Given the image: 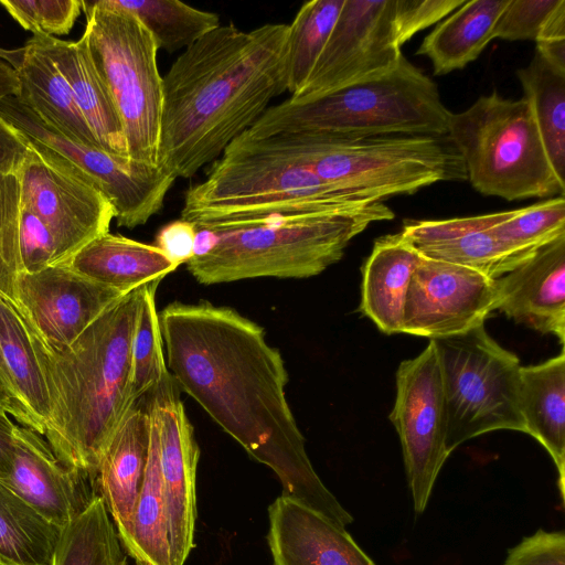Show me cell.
Instances as JSON below:
<instances>
[{
    "instance_id": "obj_32",
    "label": "cell",
    "mask_w": 565,
    "mask_h": 565,
    "mask_svg": "<svg viewBox=\"0 0 565 565\" xmlns=\"http://www.w3.org/2000/svg\"><path fill=\"white\" fill-rule=\"evenodd\" d=\"M61 531L0 480L1 565H51Z\"/></svg>"
},
{
    "instance_id": "obj_34",
    "label": "cell",
    "mask_w": 565,
    "mask_h": 565,
    "mask_svg": "<svg viewBox=\"0 0 565 565\" xmlns=\"http://www.w3.org/2000/svg\"><path fill=\"white\" fill-rule=\"evenodd\" d=\"M136 15L152 34L158 50H185L221 25L218 14L177 0H111Z\"/></svg>"
},
{
    "instance_id": "obj_46",
    "label": "cell",
    "mask_w": 565,
    "mask_h": 565,
    "mask_svg": "<svg viewBox=\"0 0 565 565\" xmlns=\"http://www.w3.org/2000/svg\"><path fill=\"white\" fill-rule=\"evenodd\" d=\"M29 140L0 116V172L19 173Z\"/></svg>"
},
{
    "instance_id": "obj_19",
    "label": "cell",
    "mask_w": 565,
    "mask_h": 565,
    "mask_svg": "<svg viewBox=\"0 0 565 565\" xmlns=\"http://www.w3.org/2000/svg\"><path fill=\"white\" fill-rule=\"evenodd\" d=\"M495 310L565 340V235L536 249L495 279Z\"/></svg>"
},
{
    "instance_id": "obj_36",
    "label": "cell",
    "mask_w": 565,
    "mask_h": 565,
    "mask_svg": "<svg viewBox=\"0 0 565 565\" xmlns=\"http://www.w3.org/2000/svg\"><path fill=\"white\" fill-rule=\"evenodd\" d=\"M160 281L141 288V300L131 342L130 396L135 402L166 380L170 372L163 355V342L156 307Z\"/></svg>"
},
{
    "instance_id": "obj_23",
    "label": "cell",
    "mask_w": 565,
    "mask_h": 565,
    "mask_svg": "<svg viewBox=\"0 0 565 565\" xmlns=\"http://www.w3.org/2000/svg\"><path fill=\"white\" fill-rule=\"evenodd\" d=\"M30 40L53 61L65 78L100 149L129 162L120 118L94 65L85 39L82 36L78 41H63L33 34Z\"/></svg>"
},
{
    "instance_id": "obj_18",
    "label": "cell",
    "mask_w": 565,
    "mask_h": 565,
    "mask_svg": "<svg viewBox=\"0 0 565 565\" xmlns=\"http://www.w3.org/2000/svg\"><path fill=\"white\" fill-rule=\"evenodd\" d=\"M0 480L61 530L100 495L90 475L62 463L41 434L21 425L14 428L11 471Z\"/></svg>"
},
{
    "instance_id": "obj_38",
    "label": "cell",
    "mask_w": 565,
    "mask_h": 565,
    "mask_svg": "<svg viewBox=\"0 0 565 565\" xmlns=\"http://www.w3.org/2000/svg\"><path fill=\"white\" fill-rule=\"evenodd\" d=\"M21 183L19 173L0 172V296L15 307V282L21 273L19 223Z\"/></svg>"
},
{
    "instance_id": "obj_3",
    "label": "cell",
    "mask_w": 565,
    "mask_h": 565,
    "mask_svg": "<svg viewBox=\"0 0 565 565\" xmlns=\"http://www.w3.org/2000/svg\"><path fill=\"white\" fill-rule=\"evenodd\" d=\"M141 288L122 296L61 350L44 345L26 326L49 398L43 437L62 463L94 479L105 445L136 402L131 342Z\"/></svg>"
},
{
    "instance_id": "obj_10",
    "label": "cell",
    "mask_w": 565,
    "mask_h": 565,
    "mask_svg": "<svg viewBox=\"0 0 565 565\" xmlns=\"http://www.w3.org/2000/svg\"><path fill=\"white\" fill-rule=\"evenodd\" d=\"M430 340L440 367L449 454L493 430L526 434L519 403L520 361L488 334L484 323Z\"/></svg>"
},
{
    "instance_id": "obj_9",
    "label": "cell",
    "mask_w": 565,
    "mask_h": 565,
    "mask_svg": "<svg viewBox=\"0 0 565 565\" xmlns=\"http://www.w3.org/2000/svg\"><path fill=\"white\" fill-rule=\"evenodd\" d=\"M83 38L120 118L130 164L157 168L163 78L158 46L143 23L111 0L82 1Z\"/></svg>"
},
{
    "instance_id": "obj_51",
    "label": "cell",
    "mask_w": 565,
    "mask_h": 565,
    "mask_svg": "<svg viewBox=\"0 0 565 565\" xmlns=\"http://www.w3.org/2000/svg\"><path fill=\"white\" fill-rule=\"evenodd\" d=\"M0 409H2V411H4V412H7V409H6V405H4V403H3L2 398H1V396H0Z\"/></svg>"
},
{
    "instance_id": "obj_30",
    "label": "cell",
    "mask_w": 565,
    "mask_h": 565,
    "mask_svg": "<svg viewBox=\"0 0 565 565\" xmlns=\"http://www.w3.org/2000/svg\"><path fill=\"white\" fill-rule=\"evenodd\" d=\"M149 414L150 449L147 470L129 529L119 540L138 565H172L159 466L158 426L150 409Z\"/></svg>"
},
{
    "instance_id": "obj_13",
    "label": "cell",
    "mask_w": 565,
    "mask_h": 565,
    "mask_svg": "<svg viewBox=\"0 0 565 565\" xmlns=\"http://www.w3.org/2000/svg\"><path fill=\"white\" fill-rule=\"evenodd\" d=\"M0 116L28 138L53 149L90 178L110 201L117 225L132 230L163 206L175 178L163 169L136 167L102 149L72 141L46 126L18 96L0 103Z\"/></svg>"
},
{
    "instance_id": "obj_16",
    "label": "cell",
    "mask_w": 565,
    "mask_h": 565,
    "mask_svg": "<svg viewBox=\"0 0 565 565\" xmlns=\"http://www.w3.org/2000/svg\"><path fill=\"white\" fill-rule=\"evenodd\" d=\"M125 295L60 263L18 275L15 308L44 345L61 350Z\"/></svg>"
},
{
    "instance_id": "obj_27",
    "label": "cell",
    "mask_w": 565,
    "mask_h": 565,
    "mask_svg": "<svg viewBox=\"0 0 565 565\" xmlns=\"http://www.w3.org/2000/svg\"><path fill=\"white\" fill-rule=\"evenodd\" d=\"M20 100L46 126L74 142L100 149L53 61L31 40L17 68Z\"/></svg>"
},
{
    "instance_id": "obj_2",
    "label": "cell",
    "mask_w": 565,
    "mask_h": 565,
    "mask_svg": "<svg viewBox=\"0 0 565 565\" xmlns=\"http://www.w3.org/2000/svg\"><path fill=\"white\" fill-rule=\"evenodd\" d=\"M288 29L220 25L175 58L162 77L159 168L192 178L287 90Z\"/></svg>"
},
{
    "instance_id": "obj_40",
    "label": "cell",
    "mask_w": 565,
    "mask_h": 565,
    "mask_svg": "<svg viewBox=\"0 0 565 565\" xmlns=\"http://www.w3.org/2000/svg\"><path fill=\"white\" fill-rule=\"evenodd\" d=\"M561 0H509L498 18L493 39L536 41L547 18Z\"/></svg>"
},
{
    "instance_id": "obj_29",
    "label": "cell",
    "mask_w": 565,
    "mask_h": 565,
    "mask_svg": "<svg viewBox=\"0 0 565 565\" xmlns=\"http://www.w3.org/2000/svg\"><path fill=\"white\" fill-rule=\"evenodd\" d=\"M0 351L23 427L43 436L49 398L26 324L18 309L0 296Z\"/></svg>"
},
{
    "instance_id": "obj_26",
    "label": "cell",
    "mask_w": 565,
    "mask_h": 565,
    "mask_svg": "<svg viewBox=\"0 0 565 565\" xmlns=\"http://www.w3.org/2000/svg\"><path fill=\"white\" fill-rule=\"evenodd\" d=\"M519 403L526 434L552 457L564 500L565 477V353L540 364L521 366Z\"/></svg>"
},
{
    "instance_id": "obj_43",
    "label": "cell",
    "mask_w": 565,
    "mask_h": 565,
    "mask_svg": "<svg viewBox=\"0 0 565 565\" xmlns=\"http://www.w3.org/2000/svg\"><path fill=\"white\" fill-rule=\"evenodd\" d=\"M503 565H565L564 531L539 529L509 548Z\"/></svg>"
},
{
    "instance_id": "obj_41",
    "label": "cell",
    "mask_w": 565,
    "mask_h": 565,
    "mask_svg": "<svg viewBox=\"0 0 565 565\" xmlns=\"http://www.w3.org/2000/svg\"><path fill=\"white\" fill-rule=\"evenodd\" d=\"M21 273H36L58 263L57 248L47 225L21 201L19 223Z\"/></svg>"
},
{
    "instance_id": "obj_17",
    "label": "cell",
    "mask_w": 565,
    "mask_h": 565,
    "mask_svg": "<svg viewBox=\"0 0 565 565\" xmlns=\"http://www.w3.org/2000/svg\"><path fill=\"white\" fill-rule=\"evenodd\" d=\"M145 398L158 426L171 562L172 565H183L194 546L195 476L200 450L171 374Z\"/></svg>"
},
{
    "instance_id": "obj_44",
    "label": "cell",
    "mask_w": 565,
    "mask_h": 565,
    "mask_svg": "<svg viewBox=\"0 0 565 565\" xmlns=\"http://www.w3.org/2000/svg\"><path fill=\"white\" fill-rule=\"evenodd\" d=\"M198 228L185 220H175L157 233V246L172 263L185 264L195 253Z\"/></svg>"
},
{
    "instance_id": "obj_37",
    "label": "cell",
    "mask_w": 565,
    "mask_h": 565,
    "mask_svg": "<svg viewBox=\"0 0 565 565\" xmlns=\"http://www.w3.org/2000/svg\"><path fill=\"white\" fill-rule=\"evenodd\" d=\"M491 232L511 252L530 256L565 235V198L553 196L512 210L509 217L491 227Z\"/></svg>"
},
{
    "instance_id": "obj_1",
    "label": "cell",
    "mask_w": 565,
    "mask_h": 565,
    "mask_svg": "<svg viewBox=\"0 0 565 565\" xmlns=\"http://www.w3.org/2000/svg\"><path fill=\"white\" fill-rule=\"evenodd\" d=\"M166 363L190 395L253 458L282 494L345 527L352 515L323 484L286 396L288 372L264 329L231 307L171 302L159 313Z\"/></svg>"
},
{
    "instance_id": "obj_8",
    "label": "cell",
    "mask_w": 565,
    "mask_h": 565,
    "mask_svg": "<svg viewBox=\"0 0 565 565\" xmlns=\"http://www.w3.org/2000/svg\"><path fill=\"white\" fill-rule=\"evenodd\" d=\"M447 137L479 193L508 201L564 195L529 102L497 90L451 113Z\"/></svg>"
},
{
    "instance_id": "obj_25",
    "label": "cell",
    "mask_w": 565,
    "mask_h": 565,
    "mask_svg": "<svg viewBox=\"0 0 565 565\" xmlns=\"http://www.w3.org/2000/svg\"><path fill=\"white\" fill-rule=\"evenodd\" d=\"M65 263L82 276L122 294L161 281L179 267L157 246L109 232L87 243Z\"/></svg>"
},
{
    "instance_id": "obj_39",
    "label": "cell",
    "mask_w": 565,
    "mask_h": 565,
    "mask_svg": "<svg viewBox=\"0 0 565 565\" xmlns=\"http://www.w3.org/2000/svg\"><path fill=\"white\" fill-rule=\"evenodd\" d=\"M25 30L47 36L67 34L82 11L81 0H0Z\"/></svg>"
},
{
    "instance_id": "obj_45",
    "label": "cell",
    "mask_w": 565,
    "mask_h": 565,
    "mask_svg": "<svg viewBox=\"0 0 565 565\" xmlns=\"http://www.w3.org/2000/svg\"><path fill=\"white\" fill-rule=\"evenodd\" d=\"M535 42V51L565 72V0H561L552 11Z\"/></svg>"
},
{
    "instance_id": "obj_28",
    "label": "cell",
    "mask_w": 565,
    "mask_h": 565,
    "mask_svg": "<svg viewBox=\"0 0 565 565\" xmlns=\"http://www.w3.org/2000/svg\"><path fill=\"white\" fill-rule=\"evenodd\" d=\"M508 2L465 1L424 38L416 54L429 58L435 75L462 70L493 40L495 22Z\"/></svg>"
},
{
    "instance_id": "obj_35",
    "label": "cell",
    "mask_w": 565,
    "mask_h": 565,
    "mask_svg": "<svg viewBox=\"0 0 565 565\" xmlns=\"http://www.w3.org/2000/svg\"><path fill=\"white\" fill-rule=\"evenodd\" d=\"M344 0L305 2L288 24L286 71L287 90L298 94L331 33Z\"/></svg>"
},
{
    "instance_id": "obj_47",
    "label": "cell",
    "mask_w": 565,
    "mask_h": 565,
    "mask_svg": "<svg viewBox=\"0 0 565 565\" xmlns=\"http://www.w3.org/2000/svg\"><path fill=\"white\" fill-rule=\"evenodd\" d=\"M14 428L10 415L0 409V479L7 478L11 471Z\"/></svg>"
},
{
    "instance_id": "obj_4",
    "label": "cell",
    "mask_w": 565,
    "mask_h": 565,
    "mask_svg": "<svg viewBox=\"0 0 565 565\" xmlns=\"http://www.w3.org/2000/svg\"><path fill=\"white\" fill-rule=\"evenodd\" d=\"M373 203L243 132L211 163L205 179L186 190L181 218L218 233L274 217Z\"/></svg>"
},
{
    "instance_id": "obj_24",
    "label": "cell",
    "mask_w": 565,
    "mask_h": 565,
    "mask_svg": "<svg viewBox=\"0 0 565 565\" xmlns=\"http://www.w3.org/2000/svg\"><path fill=\"white\" fill-rule=\"evenodd\" d=\"M419 257L398 233L376 239L363 266L359 310L386 334L403 333L406 292Z\"/></svg>"
},
{
    "instance_id": "obj_12",
    "label": "cell",
    "mask_w": 565,
    "mask_h": 565,
    "mask_svg": "<svg viewBox=\"0 0 565 565\" xmlns=\"http://www.w3.org/2000/svg\"><path fill=\"white\" fill-rule=\"evenodd\" d=\"M390 419L399 436L414 510L423 513L450 455L445 445L440 367L431 340L420 354L398 365Z\"/></svg>"
},
{
    "instance_id": "obj_48",
    "label": "cell",
    "mask_w": 565,
    "mask_h": 565,
    "mask_svg": "<svg viewBox=\"0 0 565 565\" xmlns=\"http://www.w3.org/2000/svg\"><path fill=\"white\" fill-rule=\"evenodd\" d=\"M0 396L6 405L7 413L14 418L19 425H22V414L19 408L11 382L9 380L6 366L0 351Z\"/></svg>"
},
{
    "instance_id": "obj_15",
    "label": "cell",
    "mask_w": 565,
    "mask_h": 565,
    "mask_svg": "<svg viewBox=\"0 0 565 565\" xmlns=\"http://www.w3.org/2000/svg\"><path fill=\"white\" fill-rule=\"evenodd\" d=\"M495 279L420 255L406 292L403 333L443 338L483 324L495 310Z\"/></svg>"
},
{
    "instance_id": "obj_31",
    "label": "cell",
    "mask_w": 565,
    "mask_h": 565,
    "mask_svg": "<svg viewBox=\"0 0 565 565\" xmlns=\"http://www.w3.org/2000/svg\"><path fill=\"white\" fill-rule=\"evenodd\" d=\"M516 76L551 166L565 182V72L535 51L531 62L516 71Z\"/></svg>"
},
{
    "instance_id": "obj_33",
    "label": "cell",
    "mask_w": 565,
    "mask_h": 565,
    "mask_svg": "<svg viewBox=\"0 0 565 565\" xmlns=\"http://www.w3.org/2000/svg\"><path fill=\"white\" fill-rule=\"evenodd\" d=\"M51 565H128L102 495L62 529Z\"/></svg>"
},
{
    "instance_id": "obj_21",
    "label": "cell",
    "mask_w": 565,
    "mask_h": 565,
    "mask_svg": "<svg viewBox=\"0 0 565 565\" xmlns=\"http://www.w3.org/2000/svg\"><path fill=\"white\" fill-rule=\"evenodd\" d=\"M268 515L274 565H375L345 527L287 495L269 505Z\"/></svg>"
},
{
    "instance_id": "obj_6",
    "label": "cell",
    "mask_w": 565,
    "mask_h": 565,
    "mask_svg": "<svg viewBox=\"0 0 565 565\" xmlns=\"http://www.w3.org/2000/svg\"><path fill=\"white\" fill-rule=\"evenodd\" d=\"M450 115L437 84L402 56L384 74L305 103L286 99L268 107L245 134L256 139L305 134L342 140L446 136Z\"/></svg>"
},
{
    "instance_id": "obj_14",
    "label": "cell",
    "mask_w": 565,
    "mask_h": 565,
    "mask_svg": "<svg viewBox=\"0 0 565 565\" xmlns=\"http://www.w3.org/2000/svg\"><path fill=\"white\" fill-rule=\"evenodd\" d=\"M395 0H344L331 33L301 90L305 103L391 71L403 56L394 30Z\"/></svg>"
},
{
    "instance_id": "obj_50",
    "label": "cell",
    "mask_w": 565,
    "mask_h": 565,
    "mask_svg": "<svg viewBox=\"0 0 565 565\" xmlns=\"http://www.w3.org/2000/svg\"><path fill=\"white\" fill-rule=\"evenodd\" d=\"M0 58L9 63L15 70L20 66L23 58V47L7 50L0 47Z\"/></svg>"
},
{
    "instance_id": "obj_7",
    "label": "cell",
    "mask_w": 565,
    "mask_h": 565,
    "mask_svg": "<svg viewBox=\"0 0 565 565\" xmlns=\"http://www.w3.org/2000/svg\"><path fill=\"white\" fill-rule=\"evenodd\" d=\"M262 140L326 182L376 202L437 182L467 180L463 162L447 135L342 140L280 134Z\"/></svg>"
},
{
    "instance_id": "obj_11",
    "label": "cell",
    "mask_w": 565,
    "mask_h": 565,
    "mask_svg": "<svg viewBox=\"0 0 565 565\" xmlns=\"http://www.w3.org/2000/svg\"><path fill=\"white\" fill-rule=\"evenodd\" d=\"M25 138L30 147L19 170L21 201L47 225L56 244L57 264L65 263L87 243L109 232L114 207L75 164Z\"/></svg>"
},
{
    "instance_id": "obj_5",
    "label": "cell",
    "mask_w": 565,
    "mask_h": 565,
    "mask_svg": "<svg viewBox=\"0 0 565 565\" xmlns=\"http://www.w3.org/2000/svg\"><path fill=\"white\" fill-rule=\"evenodd\" d=\"M394 218L383 202L268 218L226 232L198 230L206 244L185 263L202 285L248 278H309L338 263L370 224Z\"/></svg>"
},
{
    "instance_id": "obj_49",
    "label": "cell",
    "mask_w": 565,
    "mask_h": 565,
    "mask_svg": "<svg viewBox=\"0 0 565 565\" xmlns=\"http://www.w3.org/2000/svg\"><path fill=\"white\" fill-rule=\"evenodd\" d=\"M20 82L17 70L0 58V103L9 96H19Z\"/></svg>"
},
{
    "instance_id": "obj_20",
    "label": "cell",
    "mask_w": 565,
    "mask_h": 565,
    "mask_svg": "<svg viewBox=\"0 0 565 565\" xmlns=\"http://www.w3.org/2000/svg\"><path fill=\"white\" fill-rule=\"evenodd\" d=\"M511 213L512 210L449 220L406 221L399 233L423 256L497 279L531 256L511 252L491 232Z\"/></svg>"
},
{
    "instance_id": "obj_22",
    "label": "cell",
    "mask_w": 565,
    "mask_h": 565,
    "mask_svg": "<svg viewBox=\"0 0 565 565\" xmlns=\"http://www.w3.org/2000/svg\"><path fill=\"white\" fill-rule=\"evenodd\" d=\"M150 414L145 396L138 398L105 445L96 469L99 494L119 539L130 525L149 459Z\"/></svg>"
},
{
    "instance_id": "obj_42",
    "label": "cell",
    "mask_w": 565,
    "mask_h": 565,
    "mask_svg": "<svg viewBox=\"0 0 565 565\" xmlns=\"http://www.w3.org/2000/svg\"><path fill=\"white\" fill-rule=\"evenodd\" d=\"M466 0H395L394 30L398 45L444 20Z\"/></svg>"
}]
</instances>
